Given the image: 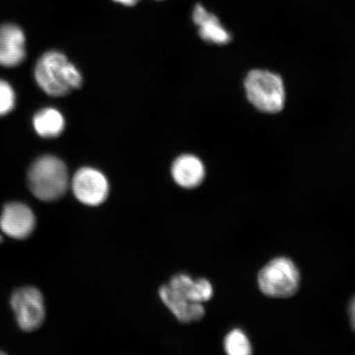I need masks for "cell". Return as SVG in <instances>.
<instances>
[{
  "instance_id": "cell-6",
  "label": "cell",
  "mask_w": 355,
  "mask_h": 355,
  "mask_svg": "<svg viewBox=\"0 0 355 355\" xmlns=\"http://www.w3.org/2000/svg\"><path fill=\"white\" fill-rule=\"evenodd\" d=\"M11 305L22 330L33 331L41 327L46 318L42 293L34 287H24L13 293Z\"/></svg>"
},
{
  "instance_id": "cell-16",
  "label": "cell",
  "mask_w": 355,
  "mask_h": 355,
  "mask_svg": "<svg viewBox=\"0 0 355 355\" xmlns=\"http://www.w3.org/2000/svg\"><path fill=\"white\" fill-rule=\"evenodd\" d=\"M113 1L121 3L123 6L132 7L136 6L140 0H113Z\"/></svg>"
},
{
  "instance_id": "cell-7",
  "label": "cell",
  "mask_w": 355,
  "mask_h": 355,
  "mask_svg": "<svg viewBox=\"0 0 355 355\" xmlns=\"http://www.w3.org/2000/svg\"><path fill=\"white\" fill-rule=\"evenodd\" d=\"M72 189L80 202L89 207H97L107 199L110 185L103 173L94 168L83 167L75 173Z\"/></svg>"
},
{
  "instance_id": "cell-9",
  "label": "cell",
  "mask_w": 355,
  "mask_h": 355,
  "mask_svg": "<svg viewBox=\"0 0 355 355\" xmlns=\"http://www.w3.org/2000/svg\"><path fill=\"white\" fill-rule=\"evenodd\" d=\"M26 58V37L20 26L13 24L0 26V66H19Z\"/></svg>"
},
{
  "instance_id": "cell-15",
  "label": "cell",
  "mask_w": 355,
  "mask_h": 355,
  "mask_svg": "<svg viewBox=\"0 0 355 355\" xmlns=\"http://www.w3.org/2000/svg\"><path fill=\"white\" fill-rule=\"evenodd\" d=\"M349 315H350V321H352V325L353 329L355 331V297L352 301V304L349 306Z\"/></svg>"
},
{
  "instance_id": "cell-10",
  "label": "cell",
  "mask_w": 355,
  "mask_h": 355,
  "mask_svg": "<svg viewBox=\"0 0 355 355\" xmlns=\"http://www.w3.org/2000/svg\"><path fill=\"white\" fill-rule=\"evenodd\" d=\"M171 174L178 185L191 189L202 183L206 171L201 159L193 155H183L173 163Z\"/></svg>"
},
{
  "instance_id": "cell-13",
  "label": "cell",
  "mask_w": 355,
  "mask_h": 355,
  "mask_svg": "<svg viewBox=\"0 0 355 355\" xmlns=\"http://www.w3.org/2000/svg\"><path fill=\"white\" fill-rule=\"evenodd\" d=\"M225 349L230 355H248L252 353L250 341L239 330H234L225 337Z\"/></svg>"
},
{
  "instance_id": "cell-1",
  "label": "cell",
  "mask_w": 355,
  "mask_h": 355,
  "mask_svg": "<svg viewBox=\"0 0 355 355\" xmlns=\"http://www.w3.org/2000/svg\"><path fill=\"white\" fill-rule=\"evenodd\" d=\"M163 304L182 323L198 322L205 315L203 303L211 299L213 288L206 279L193 281L188 275L172 277L159 290Z\"/></svg>"
},
{
  "instance_id": "cell-2",
  "label": "cell",
  "mask_w": 355,
  "mask_h": 355,
  "mask_svg": "<svg viewBox=\"0 0 355 355\" xmlns=\"http://www.w3.org/2000/svg\"><path fill=\"white\" fill-rule=\"evenodd\" d=\"M35 78L46 94L64 96L83 85L79 71L64 54L48 51L40 58L35 68Z\"/></svg>"
},
{
  "instance_id": "cell-11",
  "label": "cell",
  "mask_w": 355,
  "mask_h": 355,
  "mask_svg": "<svg viewBox=\"0 0 355 355\" xmlns=\"http://www.w3.org/2000/svg\"><path fill=\"white\" fill-rule=\"evenodd\" d=\"M193 20L195 25L198 26V33L203 41L220 46L232 41V35L221 25L218 17L207 11L201 4L195 6Z\"/></svg>"
},
{
  "instance_id": "cell-5",
  "label": "cell",
  "mask_w": 355,
  "mask_h": 355,
  "mask_svg": "<svg viewBox=\"0 0 355 355\" xmlns=\"http://www.w3.org/2000/svg\"><path fill=\"white\" fill-rule=\"evenodd\" d=\"M299 270L291 260L279 257L270 261L261 270L259 284L266 295L274 298H287L298 291Z\"/></svg>"
},
{
  "instance_id": "cell-3",
  "label": "cell",
  "mask_w": 355,
  "mask_h": 355,
  "mask_svg": "<svg viewBox=\"0 0 355 355\" xmlns=\"http://www.w3.org/2000/svg\"><path fill=\"white\" fill-rule=\"evenodd\" d=\"M28 183L30 190L38 199L44 202L55 201L68 190V168L55 155H43L35 159L29 168Z\"/></svg>"
},
{
  "instance_id": "cell-8",
  "label": "cell",
  "mask_w": 355,
  "mask_h": 355,
  "mask_svg": "<svg viewBox=\"0 0 355 355\" xmlns=\"http://www.w3.org/2000/svg\"><path fill=\"white\" fill-rule=\"evenodd\" d=\"M35 217L30 207L20 202L8 203L0 216V229L10 238L24 239L33 232Z\"/></svg>"
},
{
  "instance_id": "cell-18",
  "label": "cell",
  "mask_w": 355,
  "mask_h": 355,
  "mask_svg": "<svg viewBox=\"0 0 355 355\" xmlns=\"http://www.w3.org/2000/svg\"><path fill=\"white\" fill-rule=\"evenodd\" d=\"M3 354V352H0V354Z\"/></svg>"
},
{
  "instance_id": "cell-17",
  "label": "cell",
  "mask_w": 355,
  "mask_h": 355,
  "mask_svg": "<svg viewBox=\"0 0 355 355\" xmlns=\"http://www.w3.org/2000/svg\"><path fill=\"white\" fill-rule=\"evenodd\" d=\"M1 241H2V236H1V235H0V242H1Z\"/></svg>"
},
{
  "instance_id": "cell-12",
  "label": "cell",
  "mask_w": 355,
  "mask_h": 355,
  "mask_svg": "<svg viewBox=\"0 0 355 355\" xmlns=\"http://www.w3.org/2000/svg\"><path fill=\"white\" fill-rule=\"evenodd\" d=\"M33 125L35 132L44 139H55L64 132L65 121L63 115L54 108H44L35 114Z\"/></svg>"
},
{
  "instance_id": "cell-14",
  "label": "cell",
  "mask_w": 355,
  "mask_h": 355,
  "mask_svg": "<svg viewBox=\"0 0 355 355\" xmlns=\"http://www.w3.org/2000/svg\"><path fill=\"white\" fill-rule=\"evenodd\" d=\"M15 92L10 84L0 79V116H3L15 106Z\"/></svg>"
},
{
  "instance_id": "cell-4",
  "label": "cell",
  "mask_w": 355,
  "mask_h": 355,
  "mask_svg": "<svg viewBox=\"0 0 355 355\" xmlns=\"http://www.w3.org/2000/svg\"><path fill=\"white\" fill-rule=\"evenodd\" d=\"M244 89L250 103L265 113L281 111L286 101L282 78L269 71L255 69L248 73Z\"/></svg>"
}]
</instances>
